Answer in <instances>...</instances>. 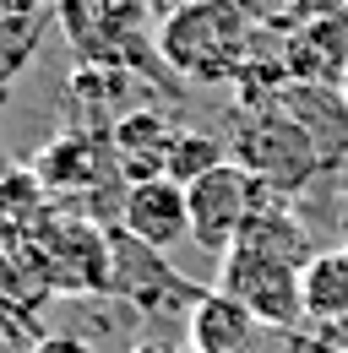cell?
<instances>
[{
    "label": "cell",
    "instance_id": "obj_1",
    "mask_svg": "<svg viewBox=\"0 0 348 353\" xmlns=\"http://www.w3.org/2000/svg\"><path fill=\"white\" fill-rule=\"evenodd\" d=\"M316 256L304 223L289 212V201H267L256 218L245 223V234L218 256V283L223 294H234L240 305L256 315L267 332H294L304 321L300 310V272Z\"/></svg>",
    "mask_w": 348,
    "mask_h": 353
},
{
    "label": "cell",
    "instance_id": "obj_2",
    "mask_svg": "<svg viewBox=\"0 0 348 353\" xmlns=\"http://www.w3.org/2000/svg\"><path fill=\"white\" fill-rule=\"evenodd\" d=\"M321 125L300 109V98H272V103H256L245 120H240V136H234V163H245L251 174H261L283 201L304 190L310 179L321 174L327 163H338V152H327L321 141Z\"/></svg>",
    "mask_w": 348,
    "mask_h": 353
},
{
    "label": "cell",
    "instance_id": "obj_3",
    "mask_svg": "<svg viewBox=\"0 0 348 353\" xmlns=\"http://www.w3.org/2000/svg\"><path fill=\"white\" fill-rule=\"evenodd\" d=\"M158 60L185 82H234L251 60V17L240 0H185L158 28Z\"/></svg>",
    "mask_w": 348,
    "mask_h": 353
},
{
    "label": "cell",
    "instance_id": "obj_4",
    "mask_svg": "<svg viewBox=\"0 0 348 353\" xmlns=\"http://www.w3.org/2000/svg\"><path fill=\"white\" fill-rule=\"evenodd\" d=\"M185 201H191V239H196L202 250L223 256V250L245 234V223L256 218L267 201H278V190L261 174H251L245 163L229 158V163L207 169L202 179H191V185H185Z\"/></svg>",
    "mask_w": 348,
    "mask_h": 353
},
{
    "label": "cell",
    "instance_id": "obj_5",
    "mask_svg": "<svg viewBox=\"0 0 348 353\" xmlns=\"http://www.w3.org/2000/svg\"><path fill=\"white\" fill-rule=\"evenodd\" d=\"M49 261V277L66 299H93L109 294V272H115V245H109V223L87 218V212H49V223L33 239Z\"/></svg>",
    "mask_w": 348,
    "mask_h": 353
},
{
    "label": "cell",
    "instance_id": "obj_6",
    "mask_svg": "<svg viewBox=\"0 0 348 353\" xmlns=\"http://www.w3.org/2000/svg\"><path fill=\"white\" fill-rule=\"evenodd\" d=\"M109 245H115V272H109V294L130 310V315H147V321H158V315H191L196 305V283H185L169 261H164V250H153V245H142V239H130L120 223H109Z\"/></svg>",
    "mask_w": 348,
    "mask_h": 353
},
{
    "label": "cell",
    "instance_id": "obj_7",
    "mask_svg": "<svg viewBox=\"0 0 348 353\" xmlns=\"http://www.w3.org/2000/svg\"><path fill=\"white\" fill-rule=\"evenodd\" d=\"M66 39L93 65H130L142 71L147 54V0H55Z\"/></svg>",
    "mask_w": 348,
    "mask_h": 353
},
{
    "label": "cell",
    "instance_id": "obj_8",
    "mask_svg": "<svg viewBox=\"0 0 348 353\" xmlns=\"http://www.w3.org/2000/svg\"><path fill=\"white\" fill-rule=\"evenodd\" d=\"M33 174L49 185V196H82L87 218L98 207V190L120 185V163H115V147H109V131H93V125H77V131L55 136L49 147H39V158L28 163Z\"/></svg>",
    "mask_w": 348,
    "mask_h": 353
},
{
    "label": "cell",
    "instance_id": "obj_9",
    "mask_svg": "<svg viewBox=\"0 0 348 353\" xmlns=\"http://www.w3.org/2000/svg\"><path fill=\"white\" fill-rule=\"evenodd\" d=\"M120 228H126L130 239H142V245H153V250H164V256H169L174 245H185V239H191V201H185V185L169 179V174L126 185Z\"/></svg>",
    "mask_w": 348,
    "mask_h": 353
},
{
    "label": "cell",
    "instance_id": "obj_10",
    "mask_svg": "<svg viewBox=\"0 0 348 353\" xmlns=\"http://www.w3.org/2000/svg\"><path fill=\"white\" fill-rule=\"evenodd\" d=\"M55 277H49V261H44L39 245H11L0 250V315L17 321V332L33 343L44 337L39 332V315L55 305Z\"/></svg>",
    "mask_w": 348,
    "mask_h": 353
},
{
    "label": "cell",
    "instance_id": "obj_11",
    "mask_svg": "<svg viewBox=\"0 0 348 353\" xmlns=\"http://www.w3.org/2000/svg\"><path fill=\"white\" fill-rule=\"evenodd\" d=\"M261 332L267 326L223 288H202L185 315V343L196 353H251L261 343Z\"/></svg>",
    "mask_w": 348,
    "mask_h": 353
},
{
    "label": "cell",
    "instance_id": "obj_12",
    "mask_svg": "<svg viewBox=\"0 0 348 353\" xmlns=\"http://www.w3.org/2000/svg\"><path fill=\"white\" fill-rule=\"evenodd\" d=\"M169 141H174V125H169V114H158L153 103L130 109V114H120L109 125V147H115V163H120L126 185L164 174L169 169Z\"/></svg>",
    "mask_w": 348,
    "mask_h": 353
},
{
    "label": "cell",
    "instance_id": "obj_13",
    "mask_svg": "<svg viewBox=\"0 0 348 353\" xmlns=\"http://www.w3.org/2000/svg\"><path fill=\"white\" fill-rule=\"evenodd\" d=\"M49 212H55V196H49V185H44L33 169L0 174V250L33 245L39 228L49 223Z\"/></svg>",
    "mask_w": 348,
    "mask_h": 353
},
{
    "label": "cell",
    "instance_id": "obj_14",
    "mask_svg": "<svg viewBox=\"0 0 348 353\" xmlns=\"http://www.w3.org/2000/svg\"><path fill=\"white\" fill-rule=\"evenodd\" d=\"M300 310L310 326L348 321V245L343 250H316L300 272Z\"/></svg>",
    "mask_w": 348,
    "mask_h": 353
},
{
    "label": "cell",
    "instance_id": "obj_15",
    "mask_svg": "<svg viewBox=\"0 0 348 353\" xmlns=\"http://www.w3.org/2000/svg\"><path fill=\"white\" fill-rule=\"evenodd\" d=\"M49 22H55V17H0V109L11 103L22 71L33 65V54H39Z\"/></svg>",
    "mask_w": 348,
    "mask_h": 353
},
{
    "label": "cell",
    "instance_id": "obj_16",
    "mask_svg": "<svg viewBox=\"0 0 348 353\" xmlns=\"http://www.w3.org/2000/svg\"><path fill=\"white\" fill-rule=\"evenodd\" d=\"M218 163H229V152H223V141H218L213 131H196V125H174L169 169H164L169 179L191 185V179H202L207 169H218Z\"/></svg>",
    "mask_w": 348,
    "mask_h": 353
},
{
    "label": "cell",
    "instance_id": "obj_17",
    "mask_svg": "<svg viewBox=\"0 0 348 353\" xmlns=\"http://www.w3.org/2000/svg\"><path fill=\"white\" fill-rule=\"evenodd\" d=\"M28 353H98V343H87L82 332H44L28 343Z\"/></svg>",
    "mask_w": 348,
    "mask_h": 353
},
{
    "label": "cell",
    "instance_id": "obj_18",
    "mask_svg": "<svg viewBox=\"0 0 348 353\" xmlns=\"http://www.w3.org/2000/svg\"><path fill=\"white\" fill-rule=\"evenodd\" d=\"M0 17H55V0H0Z\"/></svg>",
    "mask_w": 348,
    "mask_h": 353
},
{
    "label": "cell",
    "instance_id": "obj_19",
    "mask_svg": "<svg viewBox=\"0 0 348 353\" xmlns=\"http://www.w3.org/2000/svg\"><path fill=\"white\" fill-rule=\"evenodd\" d=\"M126 353H174V348H169V343H130Z\"/></svg>",
    "mask_w": 348,
    "mask_h": 353
},
{
    "label": "cell",
    "instance_id": "obj_20",
    "mask_svg": "<svg viewBox=\"0 0 348 353\" xmlns=\"http://www.w3.org/2000/svg\"><path fill=\"white\" fill-rule=\"evenodd\" d=\"M338 228H343V245H348V196H343V207H338Z\"/></svg>",
    "mask_w": 348,
    "mask_h": 353
},
{
    "label": "cell",
    "instance_id": "obj_21",
    "mask_svg": "<svg viewBox=\"0 0 348 353\" xmlns=\"http://www.w3.org/2000/svg\"><path fill=\"white\" fill-rule=\"evenodd\" d=\"M338 98H343V109H348V65H343V77H338Z\"/></svg>",
    "mask_w": 348,
    "mask_h": 353
},
{
    "label": "cell",
    "instance_id": "obj_22",
    "mask_svg": "<svg viewBox=\"0 0 348 353\" xmlns=\"http://www.w3.org/2000/svg\"><path fill=\"white\" fill-rule=\"evenodd\" d=\"M174 353H196V348H191V343H185V348H174Z\"/></svg>",
    "mask_w": 348,
    "mask_h": 353
}]
</instances>
